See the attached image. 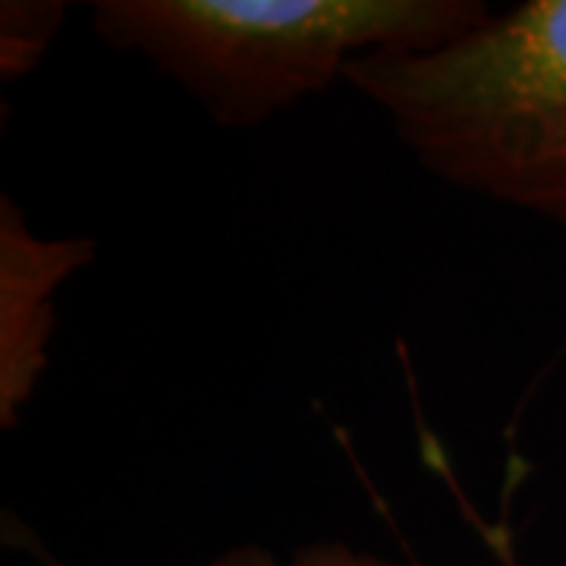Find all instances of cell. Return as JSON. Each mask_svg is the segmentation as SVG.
Wrapping results in <instances>:
<instances>
[{"mask_svg":"<svg viewBox=\"0 0 566 566\" xmlns=\"http://www.w3.org/2000/svg\"><path fill=\"white\" fill-rule=\"evenodd\" d=\"M346 85L434 180L566 227V0L491 10L431 51L365 57Z\"/></svg>","mask_w":566,"mask_h":566,"instance_id":"cell-1","label":"cell"},{"mask_svg":"<svg viewBox=\"0 0 566 566\" xmlns=\"http://www.w3.org/2000/svg\"><path fill=\"white\" fill-rule=\"evenodd\" d=\"M482 0H98L95 35L243 129L346 82L378 54H416L485 20Z\"/></svg>","mask_w":566,"mask_h":566,"instance_id":"cell-2","label":"cell"},{"mask_svg":"<svg viewBox=\"0 0 566 566\" xmlns=\"http://www.w3.org/2000/svg\"><path fill=\"white\" fill-rule=\"evenodd\" d=\"M85 237H35L10 196L0 199V424L13 428L39 390L54 324V293L92 262Z\"/></svg>","mask_w":566,"mask_h":566,"instance_id":"cell-3","label":"cell"},{"mask_svg":"<svg viewBox=\"0 0 566 566\" xmlns=\"http://www.w3.org/2000/svg\"><path fill=\"white\" fill-rule=\"evenodd\" d=\"M57 0H7L0 7V73L3 82L25 80L39 70L66 20Z\"/></svg>","mask_w":566,"mask_h":566,"instance_id":"cell-4","label":"cell"},{"mask_svg":"<svg viewBox=\"0 0 566 566\" xmlns=\"http://www.w3.org/2000/svg\"><path fill=\"white\" fill-rule=\"evenodd\" d=\"M199 566H397L375 551L349 545V542H312L296 547L290 557H277L262 545H237Z\"/></svg>","mask_w":566,"mask_h":566,"instance_id":"cell-5","label":"cell"}]
</instances>
